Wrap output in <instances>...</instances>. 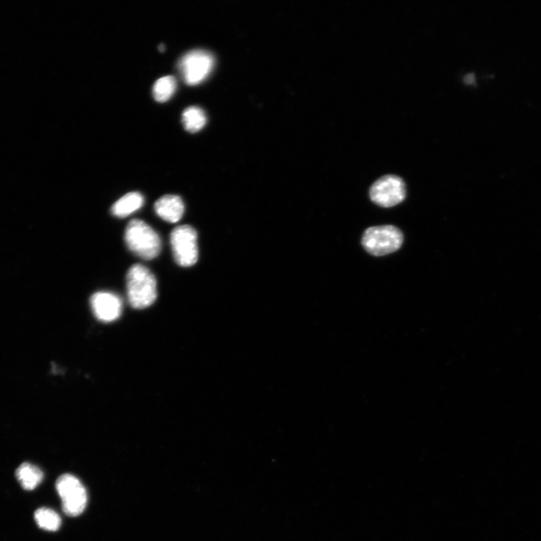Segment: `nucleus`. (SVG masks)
<instances>
[{
	"mask_svg": "<svg viewBox=\"0 0 541 541\" xmlns=\"http://www.w3.org/2000/svg\"><path fill=\"white\" fill-rule=\"evenodd\" d=\"M155 209L157 215L166 222L174 223L182 218L184 204L178 196L166 195L155 203Z\"/></svg>",
	"mask_w": 541,
	"mask_h": 541,
	"instance_id": "obj_9",
	"label": "nucleus"
},
{
	"mask_svg": "<svg viewBox=\"0 0 541 541\" xmlns=\"http://www.w3.org/2000/svg\"><path fill=\"white\" fill-rule=\"evenodd\" d=\"M214 66V58L212 53L204 50H194L180 59L178 69L186 84L196 85L209 76Z\"/></svg>",
	"mask_w": 541,
	"mask_h": 541,
	"instance_id": "obj_4",
	"label": "nucleus"
},
{
	"mask_svg": "<svg viewBox=\"0 0 541 541\" xmlns=\"http://www.w3.org/2000/svg\"><path fill=\"white\" fill-rule=\"evenodd\" d=\"M171 249L176 263L182 267H191L198 258V236L191 225H179L171 233Z\"/></svg>",
	"mask_w": 541,
	"mask_h": 541,
	"instance_id": "obj_6",
	"label": "nucleus"
},
{
	"mask_svg": "<svg viewBox=\"0 0 541 541\" xmlns=\"http://www.w3.org/2000/svg\"><path fill=\"white\" fill-rule=\"evenodd\" d=\"M56 489L62 500V508L67 516L77 517L87 506V495L85 486L71 474L60 476L56 482Z\"/></svg>",
	"mask_w": 541,
	"mask_h": 541,
	"instance_id": "obj_5",
	"label": "nucleus"
},
{
	"mask_svg": "<svg viewBox=\"0 0 541 541\" xmlns=\"http://www.w3.org/2000/svg\"><path fill=\"white\" fill-rule=\"evenodd\" d=\"M176 87L177 81L174 77H162L153 87V98L159 103H165L174 95Z\"/></svg>",
	"mask_w": 541,
	"mask_h": 541,
	"instance_id": "obj_13",
	"label": "nucleus"
},
{
	"mask_svg": "<svg viewBox=\"0 0 541 541\" xmlns=\"http://www.w3.org/2000/svg\"><path fill=\"white\" fill-rule=\"evenodd\" d=\"M15 476L23 489L32 491L43 481L44 474L40 468L29 463L22 464L16 470Z\"/></svg>",
	"mask_w": 541,
	"mask_h": 541,
	"instance_id": "obj_10",
	"label": "nucleus"
},
{
	"mask_svg": "<svg viewBox=\"0 0 541 541\" xmlns=\"http://www.w3.org/2000/svg\"><path fill=\"white\" fill-rule=\"evenodd\" d=\"M369 195L372 201L377 205L390 207L403 202L406 187L401 178L388 175L376 180L370 188Z\"/></svg>",
	"mask_w": 541,
	"mask_h": 541,
	"instance_id": "obj_7",
	"label": "nucleus"
},
{
	"mask_svg": "<svg viewBox=\"0 0 541 541\" xmlns=\"http://www.w3.org/2000/svg\"><path fill=\"white\" fill-rule=\"evenodd\" d=\"M207 121L206 115L198 107H189L182 114V122L184 128L189 132H196L201 130Z\"/></svg>",
	"mask_w": 541,
	"mask_h": 541,
	"instance_id": "obj_12",
	"label": "nucleus"
},
{
	"mask_svg": "<svg viewBox=\"0 0 541 541\" xmlns=\"http://www.w3.org/2000/svg\"><path fill=\"white\" fill-rule=\"evenodd\" d=\"M403 234L393 225H379L367 229L362 243L370 255L382 257L398 250L403 243Z\"/></svg>",
	"mask_w": 541,
	"mask_h": 541,
	"instance_id": "obj_3",
	"label": "nucleus"
},
{
	"mask_svg": "<svg viewBox=\"0 0 541 541\" xmlns=\"http://www.w3.org/2000/svg\"><path fill=\"white\" fill-rule=\"evenodd\" d=\"M159 49H160V50L161 51H164V50H165L164 45L161 44L160 46L159 47Z\"/></svg>",
	"mask_w": 541,
	"mask_h": 541,
	"instance_id": "obj_15",
	"label": "nucleus"
},
{
	"mask_svg": "<svg viewBox=\"0 0 541 541\" xmlns=\"http://www.w3.org/2000/svg\"><path fill=\"white\" fill-rule=\"evenodd\" d=\"M125 241L128 248L143 259L156 258L161 251L159 234L148 224L141 220H132L125 231Z\"/></svg>",
	"mask_w": 541,
	"mask_h": 541,
	"instance_id": "obj_2",
	"label": "nucleus"
},
{
	"mask_svg": "<svg viewBox=\"0 0 541 541\" xmlns=\"http://www.w3.org/2000/svg\"><path fill=\"white\" fill-rule=\"evenodd\" d=\"M34 517L39 527L44 530L56 531L61 526L59 514L50 508L38 509L35 512Z\"/></svg>",
	"mask_w": 541,
	"mask_h": 541,
	"instance_id": "obj_14",
	"label": "nucleus"
},
{
	"mask_svg": "<svg viewBox=\"0 0 541 541\" xmlns=\"http://www.w3.org/2000/svg\"><path fill=\"white\" fill-rule=\"evenodd\" d=\"M96 318L104 323H111L121 317L122 301L119 295L110 292H98L90 299Z\"/></svg>",
	"mask_w": 541,
	"mask_h": 541,
	"instance_id": "obj_8",
	"label": "nucleus"
},
{
	"mask_svg": "<svg viewBox=\"0 0 541 541\" xmlns=\"http://www.w3.org/2000/svg\"><path fill=\"white\" fill-rule=\"evenodd\" d=\"M144 204V197L139 192L126 194L117 200L112 207V214L117 218H126L141 209Z\"/></svg>",
	"mask_w": 541,
	"mask_h": 541,
	"instance_id": "obj_11",
	"label": "nucleus"
},
{
	"mask_svg": "<svg viewBox=\"0 0 541 541\" xmlns=\"http://www.w3.org/2000/svg\"><path fill=\"white\" fill-rule=\"evenodd\" d=\"M126 288L128 300L133 309H146L157 300V280L147 267L141 264H135L129 269Z\"/></svg>",
	"mask_w": 541,
	"mask_h": 541,
	"instance_id": "obj_1",
	"label": "nucleus"
}]
</instances>
